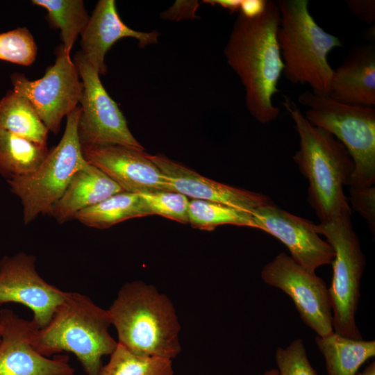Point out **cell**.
Here are the masks:
<instances>
[{"label":"cell","instance_id":"obj_1","mask_svg":"<svg viewBox=\"0 0 375 375\" xmlns=\"http://www.w3.org/2000/svg\"><path fill=\"white\" fill-rule=\"evenodd\" d=\"M281 14L277 2L267 1L258 15L241 13L233 25L224 49L227 63L240 78L250 114L260 123L277 119L280 109L273 97L283 72L277 42Z\"/></svg>","mask_w":375,"mask_h":375},{"label":"cell","instance_id":"obj_2","mask_svg":"<svg viewBox=\"0 0 375 375\" xmlns=\"http://www.w3.org/2000/svg\"><path fill=\"white\" fill-rule=\"evenodd\" d=\"M283 105L299 138L293 159L308 181V200L320 223L351 213L344 191L354 168L348 151L330 133L311 124L290 97L284 96Z\"/></svg>","mask_w":375,"mask_h":375},{"label":"cell","instance_id":"obj_3","mask_svg":"<svg viewBox=\"0 0 375 375\" xmlns=\"http://www.w3.org/2000/svg\"><path fill=\"white\" fill-rule=\"evenodd\" d=\"M118 343L132 353L172 360L181 351V325L169 297L141 281L125 283L108 309Z\"/></svg>","mask_w":375,"mask_h":375},{"label":"cell","instance_id":"obj_4","mask_svg":"<svg viewBox=\"0 0 375 375\" xmlns=\"http://www.w3.org/2000/svg\"><path fill=\"white\" fill-rule=\"evenodd\" d=\"M111 324L108 310L88 296L68 292L44 328H33L31 342L41 355L68 351L74 353L86 374L99 375L101 358L110 355L117 342L109 333Z\"/></svg>","mask_w":375,"mask_h":375},{"label":"cell","instance_id":"obj_5","mask_svg":"<svg viewBox=\"0 0 375 375\" xmlns=\"http://www.w3.org/2000/svg\"><path fill=\"white\" fill-rule=\"evenodd\" d=\"M277 3L281 14L277 42L283 74L293 84H307L312 92L328 96L334 69L328 56L342 46L341 40L315 22L308 0H279Z\"/></svg>","mask_w":375,"mask_h":375},{"label":"cell","instance_id":"obj_6","mask_svg":"<svg viewBox=\"0 0 375 375\" xmlns=\"http://www.w3.org/2000/svg\"><path fill=\"white\" fill-rule=\"evenodd\" d=\"M298 101L307 107L304 115L308 121L333 135L350 155L354 168L347 185H374V107L344 103L308 90L299 96Z\"/></svg>","mask_w":375,"mask_h":375},{"label":"cell","instance_id":"obj_7","mask_svg":"<svg viewBox=\"0 0 375 375\" xmlns=\"http://www.w3.org/2000/svg\"><path fill=\"white\" fill-rule=\"evenodd\" d=\"M81 113V107H77L67 115L61 140L36 169L26 176L7 180L12 192L21 200L25 224L40 215H50L74 174L88 164L78 134Z\"/></svg>","mask_w":375,"mask_h":375},{"label":"cell","instance_id":"obj_8","mask_svg":"<svg viewBox=\"0 0 375 375\" xmlns=\"http://www.w3.org/2000/svg\"><path fill=\"white\" fill-rule=\"evenodd\" d=\"M351 213L315 225L333 248L335 256L328 292L331 302L333 331L342 336L360 340L362 336L356 324L360 281L365 259L353 228Z\"/></svg>","mask_w":375,"mask_h":375},{"label":"cell","instance_id":"obj_9","mask_svg":"<svg viewBox=\"0 0 375 375\" xmlns=\"http://www.w3.org/2000/svg\"><path fill=\"white\" fill-rule=\"evenodd\" d=\"M82 78L81 113L78 134L82 147L115 144L144 150L131 133L126 119L116 102L103 86L99 74L82 52L75 57Z\"/></svg>","mask_w":375,"mask_h":375},{"label":"cell","instance_id":"obj_10","mask_svg":"<svg viewBox=\"0 0 375 375\" xmlns=\"http://www.w3.org/2000/svg\"><path fill=\"white\" fill-rule=\"evenodd\" d=\"M260 276L266 284L291 298L303 322L317 335L324 337L334 332L328 288L315 273L281 252L263 267Z\"/></svg>","mask_w":375,"mask_h":375},{"label":"cell","instance_id":"obj_11","mask_svg":"<svg viewBox=\"0 0 375 375\" xmlns=\"http://www.w3.org/2000/svg\"><path fill=\"white\" fill-rule=\"evenodd\" d=\"M11 80L13 90L30 101L49 131L55 134L63 117L77 108L82 97L78 69L62 47L41 78L30 81L23 74H13Z\"/></svg>","mask_w":375,"mask_h":375},{"label":"cell","instance_id":"obj_12","mask_svg":"<svg viewBox=\"0 0 375 375\" xmlns=\"http://www.w3.org/2000/svg\"><path fill=\"white\" fill-rule=\"evenodd\" d=\"M34 256L19 252L0 260V306L17 303L33 311L31 321L40 329L50 322L68 292L49 283L38 274Z\"/></svg>","mask_w":375,"mask_h":375},{"label":"cell","instance_id":"obj_13","mask_svg":"<svg viewBox=\"0 0 375 375\" xmlns=\"http://www.w3.org/2000/svg\"><path fill=\"white\" fill-rule=\"evenodd\" d=\"M256 228L280 240L290 256L310 272L332 263L335 253L326 241L319 237L312 222L284 210L269 203L252 213Z\"/></svg>","mask_w":375,"mask_h":375},{"label":"cell","instance_id":"obj_14","mask_svg":"<svg viewBox=\"0 0 375 375\" xmlns=\"http://www.w3.org/2000/svg\"><path fill=\"white\" fill-rule=\"evenodd\" d=\"M0 327V375H74L68 356L56 355L51 359L34 349L31 321L3 308Z\"/></svg>","mask_w":375,"mask_h":375},{"label":"cell","instance_id":"obj_15","mask_svg":"<svg viewBox=\"0 0 375 375\" xmlns=\"http://www.w3.org/2000/svg\"><path fill=\"white\" fill-rule=\"evenodd\" d=\"M82 151L86 161L101 170L124 192L171 191L165 175L144 150L106 144L82 147Z\"/></svg>","mask_w":375,"mask_h":375},{"label":"cell","instance_id":"obj_16","mask_svg":"<svg viewBox=\"0 0 375 375\" xmlns=\"http://www.w3.org/2000/svg\"><path fill=\"white\" fill-rule=\"evenodd\" d=\"M148 156L165 175L170 190L188 198L218 203L251 214L259 207L272 203L265 194L212 180L162 155Z\"/></svg>","mask_w":375,"mask_h":375},{"label":"cell","instance_id":"obj_17","mask_svg":"<svg viewBox=\"0 0 375 375\" xmlns=\"http://www.w3.org/2000/svg\"><path fill=\"white\" fill-rule=\"evenodd\" d=\"M158 36L156 31L141 32L131 29L119 17L115 1L100 0L81 33V52L99 74H105V56L117 40L133 38L143 48L157 43Z\"/></svg>","mask_w":375,"mask_h":375},{"label":"cell","instance_id":"obj_18","mask_svg":"<svg viewBox=\"0 0 375 375\" xmlns=\"http://www.w3.org/2000/svg\"><path fill=\"white\" fill-rule=\"evenodd\" d=\"M351 105L375 106V46L361 45L351 49L334 70L328 95Z\"/></svg>","mask_w":375,"mask_h":375},{"label":"cell","instance_id":"obj_19","mask_svg":"<svg viewBox=\"0 0 375 375\" xmlns=\"http://www.w3.org/2000/svg\"><path fill=\"white\" fill-rule=\"evenodd\" d=\"M123 190L101 170L88 162L72 178L65 192L53 205L50 215L62 224L78 212L94 206Z\"/></svg>","mask_w":375,"mask_h":375},{"label":"cell","instance_id":"obj_20","mask_svg":"<svg viewBox=\"0 0 375 375\" xmlns=\"http://www.w3.org/2000/svg\"><path fill=\"white\" fill-rule=\"evenodd\" d=\"M315 343L324 356L328 375H356L359 368L375 356V341L356 340L335 332L320 337Z\"/></svg>","mask_w":375,"mask_h":375},{"label":"cell","instance_id":"obj_21","mask_svg":"<svg viewBox=\"0 0 375 375\" xmlns=\"http://www.w3.org/2000/svg\"><path fill=\"white\" fill-rule=\"evenodd\" d=\"M0 128L47 146L48 128L30 101L13 89L0 99Z\"/></svg>","mask_w":375,"mask_h":375},{"label":"cell","instance_id":"obj_22","mask_svg":"<svg viewBox=\"0 0 375 375\" xmlns=\"http://www.w3.org/2000/svg\"><path fill=\"white\" fill-rule=\"evenodd\" d=\"M49 151L47 146L0 128V174L7 180L33 172Z\"/></svg>","mask_w":375,"mask_h":375},{"label":"cell","instance_id":"obj_23","mask_svg":"<svg viewBox=\"0 0 375 375\" xmlns=\"http://www.w3.org/2000/svg\"><path fill=\"white\" fill-rule=\"evenodd\" d=\"M144 216L147 215L138 194L121 192L82 210L74 219L87 226L103 229Z\"/></svg>","mask_w":375,"mask_h":375},{"label":"cell","instance_id":"obj_24","mask_svg":"<svg viewBox=\"0 0 375 375\" xmlns=\"http://www.w3.org/2000/svg\"><path fill=\"white\" fill-rule=\"evenodd\" d=\"M32 3L43 7L48 17L61 31L65 53L70 56L71 49L78 35H81L89 19L83 1L33 0Z\"/></svg>","mask_w":375,"mask_h":375},{"label":"cell","instance_id":"obj_25","mask_svg":"<svg viewBox=\"0 0 375 375\" xmlns=\"http://www.w3.org/2000/svg\"><path fill=\"white\" fill-rule=\"evenodd\" d=\"M99 375H174L172 360L135 354L117 342Z\"/></svg>","mask_w":375,"mask_h":375},{"label":"cell","instance_id":"obj_26","mask_svg":"<svg viewBox=\"0 0 375 375\" xmlns=\"http://www.w3.org/2000/svg\"><path fill=\"white\" fill-rule=\"evenodd\" d=\"M188 223L192 227L212 231L224 224L256 228L251 213L226 205L207 201L191 199L188 210Z\"/></svg>","mask_w":375,"mask_h":375},{"label":"cell","instance_id":"obj_27","mask_svg":"<svg viewBox=\"0 0 375 375\" xmlns=\"http://www.w3.org/2000/svg\"><path fill=\"white\" fill-rule=\"evenodd\" d=\"M147 215H160L188 224L189 199L174 191H151L138 193Z\"/></svg>","mask_w":375,"mask_h":375},{"label":"cell","instance_id":"obj_28","mask_svg":"<svg viewBox=\"0 0 375 375\" xmlns=\"http://www.w3.org/2000/svg\"><path fill=\"white\" fill-rule=\"evenodd\" d=\"M36 56V44L26 28L0 33V60L28 66L34 62Z\"/></svg>","mask_w":375,"mask_h":375},{"label":"cell","instance_id":"obj_29","mask_svg":"<svg viewBox=\"0 0 375 375\" xmlns=\"http://www.w3.org/2000/svg\"><path fill=\"white\" fill-rule=\"evenodd\" d=\"M275 360L279 375H317L301 338L294 340L285 348L278 347Z\"/></svg>","mask_w":375,"mask_h":375},{"label":"cell","instance_id":"obj_30","mask_svg":"<svg viewBox=\"0 0 375 375\" xmlns=\"http://www.w3.org/2000/svg\"><path fill=\"white\" fill-rule=\"evenodd\" d=\"M350 201L351 206L367 222L373 233L375 231V187H350Z\"/></svg>","mask_w":375,"mask_h":375},{"label":"cell","instance_id":"obj_31","mask_svg":"<svg viewBox=\"0 0 375 375\" xmlns=\"http://www.w3.org/2000/svg\"><path fill=\"white\" fill-rule=\"evenodd\" d=\"M347 6L360 20L371 25L375 22L374 0H347Z\"/></svg>","mask_w":375,"mask_h":375},{"label":"cell","instance_id":"obj_32","mask_svg":"<svg viewBox=\"0 0 375 375\" xmlns=\"http://www.w3.org/2000/svg\"><path fill=\"white\" fill-rule=\"evenodd\" d=\"M198 6L199 3L197 1H177L172 8L162 15L164 18L170 20H178L183 18L192 19L197 17L194 13Z\"/></svg>","mask_w":375,"mask_h":375},{"label":"cell","instance_id":"obj_33","mask_svg":"<svg viewBox=\"0 0 375 375\" xmlns=\"http://www.w3.org/2000/svg\"><path fill=\"white\" fill-rule=\"evenodd\" d=\"M266 1L265 0H243L240 13L247 17H256L262 12Z\"/></svg>","mask_w":375,"mask_h":375},{"label":"cell","instance_id":"obj_34","mask_svg":"<svg viewBox=\"0 0 375 375\" xmlns=\"http://www.w3.org/2000/svg\"><path fill=\"white\" fill-rule=\"evenodd\" d=\"M212 5H219L224 8L228 9L230 12H240L242 1L240 0H210L204 1Z\"/></svg>","mask_w":375,"mask_h":375},{"label":"cell","instance_id":"obj_35","mask_svg":"<svg viewBox=\"0 0 375 375\" xmlns=\"http://www.w3.org/2000/svg\"><path fill=\"white\" fill-rule=\"evenodd\" d=\"M356 375H375V362H371L362 372H358Z\"/></svg>","mask_w":375,"mask_h":375},{"label":"cell","instance_id":"obj_36","mask_svg":"<svg viewBox=\"0 0 375 375\" xmlns=\"http://www.w3.org/2000/svg\"><path fill=\"white\" fill-rule=\"evenodd\" d=\"M259 375H279V373L277 369H271Z\"/></svg>","mask_w":375,"mask_h":375},{"label":"cell","instance_id":"obj_37","mask_svg":"<svg viewBox=\"0 0 375 375\" xmlns=\"http://www.w3.org/2000/svg\"><path fill=\"white\" fill-rule=\"evenodd\" d=\"M366 36L367 39L371 40H372V38L374 39V25L370 27L369 31H367Z\"/></svg>","mask_w":375,"mask_h":375},{"label":"cell","instance_id":"obj_38","mask_svg":"<svg viewBox=\"0 0 375 375\" xmlns=\"http://www.w3.org/2000/svg\"><path fill=\"white\" fill-rule=\"evenodd\" d=\"M1 327H0V340H1Z\"/></svg>","mask_w":375,"mask_h":375},{"label":"cell","instance_id":"obj_39","mask_svg":"<svg viewBox=\"0 0 375 375\" xmlns=\"http://www.w3.org/2000/svg\"><path fill=\"white\" fill-rule=\"evenodd\" d=\"M85 375H88V374H85Z\"/></svg>","mask_w":375,"mask_h":375}]
</instances>
